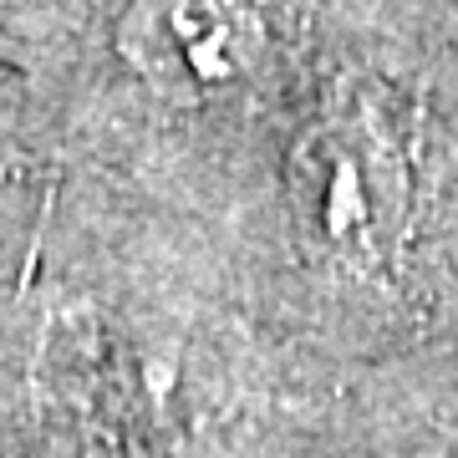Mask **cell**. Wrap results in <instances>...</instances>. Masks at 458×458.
<instances>
[{
    "instance_id": "1",
    "label": "cell",
    "mask_w": 458,
    "mask_h": 458,
    "mask_svg": "<svg viewBox=\"0 0 458 458\" xmlns=\"http://www.w3.org/2000/svg\"><path fill=\"white\" fill-rule=\"evenodd\" d=\"M245 0H158L148 36L164 47V66L199 82H225L255 41Z\"/></svg>"
},
{
    "instance_id": "2",
    "label": "cell",
    "mask_w": 458,
    "mask_h": 458,
    "mask_svg": "<svg viewBox=\"0 0 458 458\" xmlns=\"http://www.w3.org/2000/svg\"><path fill=\"white\" fill-rule=\"evenodd\" d=\"M372 148L357 138H336L331 132L321 148L306 153V179H311V214L327 240H361L377 219V199L357 183V174L367 168Z\"/></svg>"
}]
</instances>
